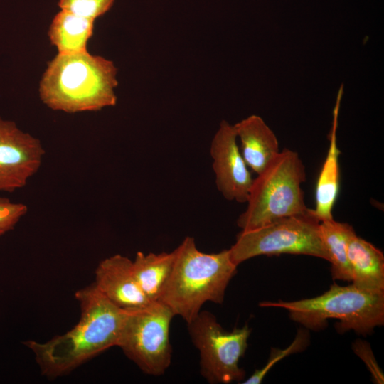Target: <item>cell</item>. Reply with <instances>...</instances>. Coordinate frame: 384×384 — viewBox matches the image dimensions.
Masks as SVG:
<instances>
[{
    "label": "cell",
    "instance_id": "obj_8",
    "mask_svg": "<svg viewBox=\"0 0 384 384\" xmlns=\"http://www.w3.org/2000/svg\"><path fill=\"white\" fill-rule=\"evenodd\" d=\"M187 324L191 341L200 353L202 376L210 383L242 381L245 372L239 361L247 348L251 334L248 326L226 331L207 311H200Z\"/></svg>",
    "mask_w": 384,
    "mask_h": 384
},
{
    "label": "cell",
    "instance_id": "obj_12",
    "mask_svg": "<svg viewBox=\"0 0 384 384\" xmlns=\"http://www.w3.org/2000/svg\"><path fill=\"white\" fill-rule=\"evenodd\" d=\"M241 144L240 152L248 168L260 174L279 154L278 139L258 115H250L233 124Z\"/></svg>",
    "mask_w": 384,
    "mask_h": 384
},
{
    "label": "cell",
    "instance_id": "obj_14",
    "mask_svg": "<svg viewBox=\"0 0 384 384\" xmlns=\"http://www.w3.org/2000/svg\"><path fill=\"white\" fill-rule=\"evenodd\" d=\"M346 255L354 285L384 291V256L379 249L353 231L347 241Z\"/></svg>",
    "mask_w": 384,
    "mask_h": 384
},
{
    "label": "cell",
    "instance_id": "obj_20",
    "mask_svg": "<svg viewBox=\"0 0 384 384\" xmlns=\"http://www.w3.org/2000/svg\"><path fill=\"white\" fill-rule=\"evenodd\" d=\"M27 212L26 204L0 196V238L13 230Z\"/></svg>",
    "mask_w": 384,
    "mask_h": 384
},
{
    "label": "cell",
    "instance_id": "obj_15",
    "mask_svg": "<svg viewBox=\"0 0 384 384\" xmlns=\"http://www.w3.org/2000/svg\"><path fill=\"white\" fill-rule=\"evenodd\" d=\"M95 20L60 9L54 16L48 35L58 53L86 52Z\"/></svg>",
    "mask_w": 384,
    "mask_h": 384
},
{
    "label": "cell",
    "instance_id": "obj_4",
    "mask_svg": "<svg viewBox=\"0 0 384 384\" xmlns=\"http://www.w3.org/2000/svg\"><path fill=\"white\" fill-rule=\"evenodd\" d=\"M262 307L286 309L290 319L306 329H324L329 319H338L341 333L353 330L359 334H370L384 324V291L348 286L331 285L318 297L293 302H262Z\"/></svg>",
    "mask_w": 384,
    "mask_h": 384
},
{
    "label": "cell",
    "instance_id": "obj_2",
    "mask_svg": "<svg viewBox=\"0 0 384 384\" xmlns=\"http://www.w3.org/2000/svg\"><path fill=\"white\" fill-rule=\"evenodd\" d=\"M117 68L114 63L88 51L58 53L39 83L41 101L67 113L98 111L117 103Z\"/></svg>",
    "mask_w": 384,
    "mask_h": 384
},
{
    "label": "cell",
    "instance_id": "obj_9",
    "mask_svg": "<svg viewBox=\"0 0 384 384\" xmlns=\"http://www.w3.org/2000/svg\"><path fill=\"white\" fill-rule=\"evenodd\" d=\"M45 150L39 139L0 117V191L25 187L39 170Z\"/></svg>",
    "mask_w": 384,
    "mask_h": 384
},
{
    "label": "cell",
    "instance_id": "obj_11",
    "mask_svg": "<svg viewBox=\"0 0 384 384\" xmlns=\"http://www.w3.org/2000/svg\"><path fill=\"white\" fill-rule=\"evenodd\" d=\"M94 285L109 301L122 309L139 308L151 302L135 278L132 260L119 254L99 263Z\"/></svg>",
    "mask_w": 384,
    "mask_h": 384
},
{
    "label": "cell",
    "instance_id": "obj_13",
    "mask_svg": "<svg viewBox=\"0 0 384 384\" xmlns=\"http://www.w3.org/2000/svg\"><path fill=\"white\" fill-rule=\"evenodd\" d=\"M343 92L340 87L333 110V122L329 134V146L321 169L315 189V208L313 212L319 221L333 218L332 210L339 190V163L341 151L337 145L336 132L340 104Z\"/></svg>",
    "mask_w": 384,
    "mask_h": 384
},
{
    "label": "cell",
    "instance_id": "obj_16",
    "mask_svg": "<svg viewBox=\"0 0 384 384\" xmlns=\"http://www.w3.org/2000/svg\"><path fill=\"white\" fill-rule=\"evenodd\" d=\"M175 259L174 250L170 252H138L132 268L135 278L144 294L151 302L157 301L171 272Z\"/></svg>",
    "mask_w": 384,
    "mask_h": 384
},
{
    "label": "cell",
    "instance_id": "obj_6",
    "mask_svg": "<svg viewBox=\"0 0 384 384\" xmlns=\"http://www.w3.org/2000/svg\"><path fill=\"white\" fill-rule=\"evenodd\" d=\"M319 222L313 209L309 208L304 213L242 230L229 249L230 258L237 266L254 257L280 254L310 255L329 262L319 234Z\"/></svg>",
    "mask_w": 384,
    "mask_h": 384
},
{
    "label": "cell",
    "instance_id": "obj_19",
    "mask_svg": "<svg viewBox=\"0 0 384 384\" xmlns=\"http://www.w3.org/2000/svg\"><path fill=\"white\" fill-rule=\"evenodd\" d=\"M115 0H59L60 9L95 20L105 14Z\"/></svg>",
    "mask_w": 384,
    "mask_h": 384
},
{
    "label": "cell",
    "instance_id": "obj_7",
    "mask_svg": "<svg viewBox=\"0 0 384 384\" xmlns=\"http://www.w3.org/2000/svg\"><path fill=\"white\" fill-rule=\"evenodd\" d=\"M174 316L172 311L159 301L125 310L117 346L144 373L163 375L171 361L169 330Z\"/></svg>",
    "mask_w": 384,
    "mask_h": 384
},
{
    "label": "cell",
    "instance_id": "obj_17",
    "mask_svg": "<svg viewBox=\"0 0 384 384\" xmlns=\"http://www.w3.org/2000/svg\"><path fill=\"white\" fill-rule=\"evenodd\" d=\"M319 234L327 251L331 272L334 279L347 282L352 281L346 255L347 241L354 231L353 227L346 223L338 222L332 219L319 222Z\"/></svg>",
    "mask_w": 384,
    "mask_h": 384
},
{
    "label": "cell",
    "instance_id": "obj_5",
    "mask_svg": "<svg viewBox=\"0 0 384 384\" xmlns=\"http://www.w3.org/2000/svg\"><path fill=\"white\" fill-rule=\"evenodd\" d=\"M305 166L297 152L284 149L253 179L246 210L237 225L242 230L254 229L273 220L306 213L302 184Z\"/></svg>",
    "mask_w": 384,
    "mask_h": 384
},
{
    "label": "cell",
    "instance_id": "obj_3",
    "mask_svg": "<svg viewBox=\"0 0 384 384\" xmlns=\"http://www.w3.org/2000/svg\"><path fill=\"white\" fill-rule=\"evenodd\" d=\"M174 251L171 272L157 301L188 323L206 302H223L238 266L233 262L229 249L205 253L197 248L194 238L190 236Z\"/></svg>",
    "mask_w": 384,
    "mask_h": 384
},
{
    "label": "cell",
    "instance_id": "obj_21",
    "mask_svg": "<svg viewBox=\"0 0 384 384\" xmlns=\"http://www.w3.org/2000/svg\"><path fill=\"white\" fill-rule=\"evenodd\" d=\"M353 349L366 363L370 370L376 383H383L384 375L378 367L369 344L363 341L358 340L353 345Z\"/></svg>",
    "mask_w": 384,
    "mask_h": 384
},
{
    "label": "cell",
    "instance_id": "obj_1",
    "mask_svg": "<svg viewBox=\"0 0 384 384\" xmlns=\"http://www.w3.org/2000/svg\"><path fill=\"white\" fill-rule=\"evenodd\" d=\"M80 303L78 323L64 334L46 342L23 344L35 356L43 375L55 378L69 373L107 348L117 346L124 318L122 309L92 284L75 293Z\"/></svg>",
    "mask_w": 384,
    "mask_h": 384
},
{
    "label": "cell",
    "instance_id": "obj_10",
    "mask_svg": "<svg viewBox=\"0 0 384 384\" xmlns=\"http://www.w3.org/2000/svg\"><path fill=\"white\" fill-rule=\"evenodd\" d=\"M237 139L234 125L221 121L212 139L210 154L218 191L228 201L246 203L253 178Z\"/></svg>",
    "mask_w": 384,
    "mask_h": 384
},
{
    "label": "cell",
    "instance_id": "obj_18",
    "mask_svg": "<svg viewBox=\"0 0 384 384\" xmlns=\"http://www.w3.org/2000/svg\"><path fill=\"white\" fill-rule=\"evenodd\" d=\"M309 343V333L307 329H299L292 343L284 349L272 348L270 356L266 364L260 369L255 370L252 375L242 382L243 384H259L263 380L266 374L279 361L286 356L304 351Z\"/></svg>",
    "mask_w": 384,
    "mask_h": 384
}]
</instances>
